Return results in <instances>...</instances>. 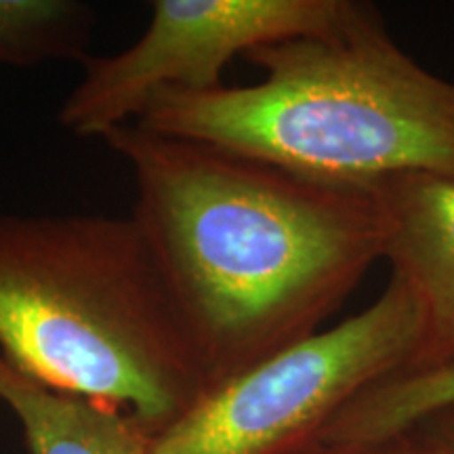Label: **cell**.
<instances>
[{
  "label": "cell",
  "mask_w": 454,
  "mask_h": 454,
  "mask_svg": "<svg viewBox=\"0 0 454 454\" xmlns=\"http://www.w3.org/2000/svg\"><path fill=\"white\" fill-rule=\"evenodd\" d=\"M107 145L204 389L314 337L383 259L371 187L316 181L137 122Z\"/></svg>",
  "instance_id": "cell-1"
},
{
  "label": "cell",
  "mask_w": 454,
  "mask_h": 454,
  "mask_svg": "<svg viewBox=\"0 0 454 454\" xmlns=\"http://www.w3.org/2000/svg\"><path fill=\"white\" fill-rule=\"evenodd\" d=\"M244 59L263 72L259 82L160 90L135 122L328 184L454 179V82L402 51L381 11Z\"/></svg>",
  "instance_id": "cell-2"
},
{
  "label": "cell",
  "mask_w": 454,
  "mask_h": 454,
  "mask_svg": "<svg viewBox=\"0 0 454 454\" xmlns=\"http://www.w3.org/2000/svg\"><path fill=\"white\" fill-rule=\"evenodd\" d=\"M0 357L122 408L152 435L204 391L130 215H0Z\"/></svg>",
  "instance_id": "cell-3"
},
{
  "label": "cell",
  "mask_w": 454,
  "mask_h": 454,
  "mask_svg": "<svg viewBox=\"0 0 454 454\" xmlns=\"http://www.w3.org/2000/svg\"><path fill=\"white\" fill-rule=\"evenodd\" d=\"M412 288L391 274L379 299L334 328L204 389L152 435L150 454H288L316 440L348 402L406 372L421 343Z\"/></svg>",
  "instance_id": "cell-4"
},
{
  "label": "cell",
  "mask_w": 454,
  "mask_h": 454,
  "mask_svg": "<svg viewBox=\"0 0 454 454\" xmlns=\"http://www.w3.org/2000/svg\"><path fill=\"white\" fill-rule=\"evenodd\" d=\"M379 11L357 0H156L145 32L114 55L84 57L59 110L78 137L135 122L160 90H208L238 55L291 38L326 36Z\"/></svg>",
  "instance_id": "cell-5"
},
{
  "label": "cell",
  "mask_w": 454,
  "mask_h": 454,
  "mask_svg": "<svg viewBox=\"0 0 454 454\" xmlns=\"http://www.w3.org/2000/svg\"><path fill=\"white\" fill-rule=\"evenodd\" d=\"M371 190L383 219V259L421 305V343L408 371L454 364V179L414 175Z\"/></svg>",
  "instance_id": "cell-6"
},
{
  "label": "cell",
  "mask_w": 454,
  "mask_h": 454,
  "mask_svg": "<svg viewBox=\"0 0 454 454\" xmlns=\"http://www.w3.org/2000/svg\"><path fill=\"white\" fill-rule=\"evenodd\" d=\"M0 402L30 454H150L152 434L122 408L44 387L0 357Z\"/></svg>",
  "instance_id": "cell-7"
},
{
  "label": "cell",
  "mask_w": 454,
  "mask_h": 454,
  "mask_svg": "<svg viewBox=\"0 0 454 454\" xmlns=\"http://www.w3.org/2000/svg\"><path fill=\"white\" fill-rule=\"evenodd\" d=\"M448 408H454V364L397 372L348 402L316 440H381Z\"/></svg>",
  "instance_id": "cell-8"
},
{
  "label": "cell",
  "mask_w": 454,
  "mask_h": 454,
  "mask_svg": "<svg viewBox=\"0 0 454 454\" xmlns=\"http://www.w3.org/2000/svg\"><path fill=\"white\" fill-rule=\"evenodd\" d=\"M93 11L72 0H0V64L84 59Z\"/></svg>",
  "instance_id": "cell-9"
},
{
  "label": "cell",
  "mask_w": 454,
  "mask_h": 454,
  "mask_svg": "<svg viewBox=\"0 0 454 454\" xmlns=\"http://www.w3.org/2000/svg\"><path fill=\"white\" fill-rule=\"evenodd\" d=\"M288 454H454V438L438 414L402 434L366 442L311 440Z\"/></svg>",
  "instance_id": "cell-10"
},
{
  "label": "cell",
  "mask_w": 454,
  "mask_h": 454,
  "mask_svg": "<svg viewBox=\"0 0 454 454\" xmlns=\"http://www.w3.org/2000/svg\"><path fill=\"white\" fill-rule=\"evenodd\" d=\"M438 417L442 419V421H444L448 434H450L454 438V408H448V411L438 412Z\"/></svg>",
  "instance_id": "cell-11"
}]
</instances>
